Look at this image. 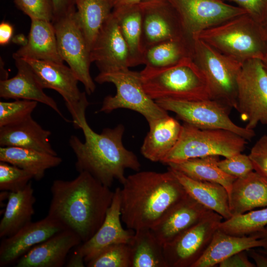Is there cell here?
I'll return each mask as SVG.
<instances>
[{"instance_id":"obj_27","label":"cell","mask_w":267,"mask_h":267,"mask_svg":"<svg viewBox=\"0 0 267 267\" xmlns=\"http://www.w3.org/2000/svg\"><path fill=\"white\" fill-rule=\"evenodd\" d=\"M31 181L22 190L9 192L0 222V238L11 236L32 222L36 202Z\"/></svg>"},{"instance_id":"obj_2","label":"cell","mask_w":267,"mask_h":267,"mask_svg":"<svg viewBox=\"0 0 267 267\" xmlns=\"http://www.w3.org/2000/svg\"><path fill=\"white\" fill-rule=\"evenodd\" d=\"M47 215L80 237L89 240L103 223L114 195L86 172L70 180H54Z\"/></svg>"},{"instance_id":"obj_3","label":"cell","mask_w":267,"mask_h":267,"mask_svg":"<svg viewBox=\"0 0 267 267\" xmlns=\"http://www.w3.org/2000/svg\"><path fill=\"white\" fill-rule=\"evenodd\" d=\"M120 189L121 219L129 229H151L188 194L170 170L141 171L126 177Z\"/></svg>"},{"instance_id":"obj_43","label":"cell","mask_w":267,"mask_h":267,"mask_svg":"<svg viewBox=\"0 0 267 267\" xmlns=\"http://www.w3.org/2000/svg\"><path fill=\"white\" fill-rule=\"evenodd\" d=\"M248 256L246 251H242L224 259L218 265L220 267H256Z\"/></svg>"},{"instance_id":"obj_38","label":"cell","mask_w":267,"mask_h":267,"mask_svg":"<svg viewBox=\"0 0 267 267\" xmlns=\"http://www.w3.org/2000/svg\"><path fill=\"white\" fill-rule=\"evenodd\" d=\"M33 178L31 174L8 163L0 161V190L17 192L24 189Z\"/></svg>"},{"instance_id":"obj_48","label":"cell","mask_w":267,"mask_h":267,"mask_svg":"<svg viewBox=\"0 0 267 267\" xmlns=\"http://www.w3.org/2000/svg\"><path fill=\"white\" fill-rule=\"evenodd\" d=\"M113 10L139 4L148 0H111Z\"/></svg>"},{"instance_id":"obj_21","label":"cell","mask_w":267,"mask_h":267,"mask_svg":"<svg viewBox=\"0 0 267 267\" xmlns=\"http://www.w3.org/2000/svg\"><path fill=\"white\" fill-rule=\"evenodd\" d=\"M17 69L12 78L0 80V97L6 99H24L43 103L65 120L55 101L47 95L28 64L22 58H13Z\"/></svg>"},{"instance_id":"obj_13","label":"cell","mask_w":267,"mask_h":267,"mask_svg":"<svg viewBox=\"0 0 267 267\" xmlns=\"http://www.w3.org/2000/svg\"><path fill=\"white\" fill-rule=\"evenodd\" d=\"M223 218L212 211L197 224L163 246L168 267H192L209 246Z\"/></svg>"},{"instance_id":"obj_44","label":"cell","mask_w":267,"mask_h":267,"mask_svg":"<svg viewBox=\"0 0 267 267\" xmlns=\"http://www.w3.org/2000/svg\"><path fill=\"white\" fill-rule=\"evenodd\" d=\"M51 1L54 13L53 20L76 10V0H51Z\"/></svg>"},{"instance_id":"obj_7","label":"cell","mask_w":267,"mask_h":267,"mask_svg":"<svg viewBox=\"0 0 267 267\" xmlns=\"http://www.w3.org/2000/svg\"><path fill=\"white\" fill-rule=\"evenodd\" d=\"M191 57L205 78L210 98L235 109L237 79L243 63L197 38L192 39Z\"/></svg>"},{"instance_id":"obj_23","label":"cell","mask_w":267,"mask_h":267,"mask_svg":"<svg viewBox=\"0 0 267 267\" xmlns=\"http://www.w3.org/2000/svg\"><path fill=\"white\" fill-rule=\"evenodd\" d=\"M13 58L32 59L63 63L55 31L51 22L31 19L26 43L13 54Z\"/></svg>"},{"instance_id":"obj_8","label":"cell","mask_w":267,"mask_h":267,"mask_svg":"<svg viewBox=\"0 0 267 267\" xmlns=\"http://www.w3.org/2000/svg\"><path fill=\"white\" fill-rule=\"evenodd\" d=\"M99 84H114L116 93L109 95L103 99L99 112L109 113L113 111L125 108L141 114L149 123L169 115L168 111L160 107L145 92L140 72L129 69L110 73H99L95 78Z\"/></svg>"},{"instance_id":"obj_32","label":"cell","mask_w":267,"mask_h":267,"mask_svg":"<svg viewBox=\"0 0 267 267\" xmlns=\"http://www.w3.org/2000/svg\"><path fill=\"white\" fill-rule=\"evenodd\" d=\"M76 17L89 50L103 25L111 15V0H76Z\"/></svg>"},{"instance_id":"obj_25","label":"cell","mask_w":267,"mask_h":267,"mask_svg":"<svg viewBox=\"0 0 267 267\" xmlns=\"http://www.w3.org/2000/svg\"><path fill=\"white\" fill-rule=\"evenodd\" d=\"M148 123L149 130L140 152L148 160L160 162L178 142L182 125L169 115Z\"/></svg>"},{"instance_id":"obj_12","label":"cell","mask_w":267,"mask_h":267,"mask_svg":"<svg viewBox=\"0 0 267 267\" xmlns=\"http://www.w3.org/2000/svg\"><path fill=\"white\" fill-rule=\"evenodd\" d=\"M176 12L183 35L191 40L199 33L247 14L223 0H168Z\"/></svg>"},{"instance_id":"obj_5","label":"cell","mask_w":267,"mask_h":267,"mask_svg":"<svg viewBox=\"0 0 267 267\" xmlns=\"http://www.w3.org/2000/svg\"><path fill=\"white\" fill-rule=\"evenodd\" d=\"M194 38L242 63L251 59L262 60L267 50V40L259 24L248 14L206 29Z\"/></svg>"},{"instance_id":"obj_4","label":"cell","mask_w":267,"mask_h":267,"mask_svg":"<svg viewBox=\"0 0 267 267\" xmlns=\"http://www.w3.org/2000/svg\"><path fill=\"white\" fill-rule=\"evenodd\" d=\"M140 73L145 92L155 101L210 98L205 78L191 56L165 68L145 67Z\"/></svg>"},{"instance_id":"obj_35","label":"cell","mask_w":267,"mask_h":267,"mask_svg":"<svg viewBox=\"0 0 267 267\" xmlns=\"http://www.w3.org/2000/svg\"><path fill=\"white\" fill-rule=\"evenodd\" d=\"M267 226V207H264L232 216L222 221L218 228L229 234L242 236L259 232Z\"/></svg>"},{"instance_id":"obj_52","label":"cell","mask_w":267,"mask_h":267,"mask_svg":"<svg viewBox=\"0 0 267 267\" xmlns=\"http://www.w3.org/2000/svg\"><path fill=\"white\" fill-rule=\"evenodd\" d=\"M260 252L267 255V246L256 248Z\"/></svg>"},{"instance_id":"obj_16","label":"cell","mask_w":267,"mask_h":267,"mask_svg":"<svg viewBox=\"0 0 267 267\" xmlns=\"http://www.w3.org/2000/svg\"><path fill=\"white\" fill-rule=\"evenodd\" d=\"M65 229L61 223L48 215L40 221L31 222L13 235L2 239L0 267L16 262L33 247Z\"/></svg>"},{"instance_id":"obj_9","label":"cell","mask_w":267,"mask_h":267,"mask_svg":"<svg viewBox=\"0 0 267 267\" xmlns=\"http://www.w3.org/2000/svg\"><path fill=\"white\" fill-rule=\"evenodd\" d=\"M163 109L176 114L177 118L200 129H221L230 131L247 140L253 138L254 130L236 124L229 116L231 108L208 98L194 100L161 99L155 101Z\"/></svg>"},{"instance_id":"obj_37","label":"cell","mask_w":267,"mask_h":267,"mask_svg":"<svg viewBox=\"0 0 267 267\" xmlns=\"http://www.w3.org/2000/svg\"><path fill=\"white\" fill-rule=\"evenodd\" d=\"M38 102L24 99L0 101V127L18 122L31 116Z\"/></svg>"},{"instance_id":"obj_19","label":"cell","mask_w":267,"mask_h":267,"mask_svg":"<svg viewBox=\"0 0 267 267\" xmlns=\"http://www.w3.org/2000/svg\"><path fill=\"white\" fill-rule=\"evenodd\" d=\"M212 211L188 194L174 205L151 230L164 246L200 222Z\"/></svg>"},{"instance_id":"obj_46","label":"cell","mask_w":267,"mask_h":267,"mask_svg":"<svg viewBox=\"0 0 267 267\" xmlns=\"http://www.w3.org/2000/svg\"><path fill=\"white\" fill-rule=\"evenodd\" d=\"M246 252L254 261L256 267H267V255L260 252L256 248H250Z\"/></svg>"},{"instance_id":"obj_34","label":"cell","mask_w":267,"mask_h":267,"mask_svg":"<svg viewBox=\"0 0 267 267\" xmlns=\"http://www.w3.org/2000/svg\"><path fill=\"white\" fill-rule=\"evenodd\" d=\"M129 246L131 267H168L163 246L151 229L135 231Z\"/></svg>"},{"instance_id":"obj_36","label":"cell","mask_w":267,"mask_h":267,"mask_svg":"<svg viewBox=\"0 0 267 267\" xmlns=\"http://www.w3.org/2000/svg\"><path fill=\"white\" fill-rule=\"evenodd\" d=\"M86 265L88 267H131L129 244L119 243L109 246Z\"/></svg>"},{"instance_id":"obj_45","label":"cell","mask_w":267,"mask_h":267,"mask_svg":"<svg viewBox=\"0 0 267 267\" xmlns=\"http://www.w3.org/2000/svg\"><path fill=\"white\" fill-rule=\"evenodd\" d=\"M14 32L13 26L9 23L2 21L0 24V44L5 45L10 41Z\"/></svg>"},{"instance_id":"obj_1","label":"cell","mask_w":267,"mask_h":267,"mask_svg":"<svg viewBox=\"0 0 267 267\" xmlns=\"http://www.w3.org/2000/svg\"><path fill=\"white\" fill-rule=\"evenodd\" d=\"M86 94L83 92L78 105L70 112L74 127L82 130L85 137L84 142L74 135L69 138L70 146L76 158V169L79 173H89L109 187L115 180L122 184L126 178L125 170L138 171L140 163L135 154L123 144V125L105 128L99 134L90 128L86 117L89 105Z\"/></svg>"},{"instance_id":"obj_14","label":"cell","mask_w":267,"mask_h":267,"mask_svg":"<svg viewBox=\"0 0 267 267\" xmlns=\"http://www.w3.org/2000/svg\"><path fill=\"white\" fill-rule=\"evenodd\" d=\"M91 62L100 73L129 69L130 56L127 44L112 12L101 28L90 50Z\"/></svg>"},{"instance_id":"obj_40","label":"cell","mask_w":267,"mask_h":267,"mask_svg":"<svg viewBox=\"0 0 267 267\" xmlns=\"http://www.w3.org/2000/svg\"><path fill=\"white\" fill-rule=\"evenodd\" d=\"M218 166L225 173L236 178L244 177L254 171L249 155L242 153L220 160Z\"/></svg>"},{"instance_id":"obj_49","label":"cell","mask_w":267,"mask_h":267,"mask_svg":"<svg viewBox=\"0 0 267 267\" xmlns=\"http://www.w3.org/2000/svg\"><path fill=\"white\" fill-rule=\"evenodd\" d=\"M262 31L267 40V11L259 23Z\"/></svg>"},{"instance_id":"obj_15","label":"cell","mask_w":267,"mask_h":267,"mask_svg":"<svg viewBox=\"0 0 267 267\" xmlns=\"http://www.w3.org/2000/svg\"><path fill=\"white\" fill-rule=\"evenodd\" d=\"M140 4L143 51L157 43L184 36L178 15L168 0H148Z\"/></svg>"},{"instance_id":"obj_50","label":"cell","mask_w":267,"mask_h":267,"mask_svg":"<svg viewBox=\"0 0 267 267\" xmlns=\"http://www.w3.org/2000/svg\"><path fill=\"white\" fill-rule=\"evenodd\" d=\"M250 235L253 236L259 239L267 241V226L263 230Z\"/></svg>"},{"instance_id":"obj_30","label":"cell","mask_w":267,"mask_h":267,"mask_svg":"<svg viewBox=\"0 0 267 267\" xmlns=\"http://www.w3.org/2000/svg\"><path fill=\"white\" fill-rule=\"evenodd\" d=\"M130 53L131 67L142 64V12L140 3L113 9Z\"/></svg>"},{"instance_id":"obj_39","label":"cell","mask_w":267,"mask_h":267,"mask_svg":"<svg viewBox=\"0 0 267 267\" xmlns=\"http://www.w3.org/2000/svg\"><path fill=\"white\" fill-rule=\"evenodd\" d=\"M17 7L31 19L49 22L54 18L51 0H14Z\"/></svg>"},{"instance_id":"obj_6","label":"cell","mask_w":267,"mask_h":267,"mask_svg":"<svg viewBox=\"0 0 267 267\" xmlns=\"http://www.w3.org/2000/svg\"><path fill=\"white\" fill-rule=\"evenodd\" d=\"M247 141L230 131L200 129L183 123L178 142L160 162L167 165L208 156L228 157L242 153Z\"/></svg>"},{"instance_id":"obj_41","label":"cell","mask_w":267,"mask_h":267,"mask_svg":"<svg viewBox=\"0 0 267 267\" xmlns=\"http://www.w3.org/2000/svg\"><path fill=\"white\" fill-rule=\"evenodd\" d=\"M248 155L254 171L267 179V134L263 135L256 142Z\"/></svg>"},{"instance_id":"obj_18","label":"cell","mask_w":267,"mask_h":267,"mask_svg":"<svg viewBox=\"0 0 267 267\" xmlns=\"http://www.w3.org/2000/svg\"><path fill=\"white\" fill-rule=\"evenodd\" d=\"M23 59V58H22ZM30 66L40 84L44 89L57 91L65 101L69 112L78 105L82 95L79 82L72 69L63 63L23 59Z\"/></svg>"},{"instance_id":"obj_10","label":"cell","mask_w":267,"mask_h":267,"mask_svg":"<svg viewBox=\"0 0 267 267\" xmlns=\"http://www.w3.org/2000/svg\"><path fill=\"white\" fill-rule=\"evenodd\" d=\"M235 109L247 129L267 125V71L261 60L243 63L237 79Z\"/></svg>"},{"instance_id":"obj_22","label":"cell","mask_w":267,"mask_h":267,"mask_svg":"<svg viewBox=\"0 0 267 267\" xmlns=\"http://www.w3.org/2000/svg\"><path fill=\"white\" fill-rule=\"evenodd\" d=\"M51 134L50 131L44 129L31 116L0 127V145L30 148L57 155L50 143Z\"/></svg>"},{"instance_id":"obj_28","label":"cell","mask_w":267,"mask_h":267,"mask_svg":"<svg viewBox=\"0 0 267 267\" xmlns=\"http://www.w3.org/2000/svg\"><path fill=\"white\" fill-rule=\"evenodd\" d=\"M183 186L187 193L198 203L220 215L225 220L232 217L228 194L222 185L193 179L168 167Z\"/></svg>"},{"instance_id":"obj_20","label":"cell","mask_w":267,"mask_h":267,"mask_svg":"<svg viewBox=\"0 0 267 267\" xmlns=\"http://www.w3.org/2000/svg\"><path fill=\"white\" fill-rule=\"evenodd\" d=\"M81 243L77 234L65 229L31 249L16 262L15 267H63L70 250Z\"/></svg>"},{"instance_id":"obj_26","label":"cell","mask_w":267,"mask_h":267,"mask_svg":"<svg viewBox=\"0 0 267 267\" xmlns=\"http://www.w3.org/2000/svg\"><path fill=\"white\" fill-rule=\"evenodd\" d=\"M267 246V241L252 235H232L218 228L207 249L192 267H213L238 252Z\"/></svg>"},{"instance_id":"obj_31","label":"cell","mask_w":267,"mask_h":267,"mask_svg":"<svg viewBox=\"0 0 267 267\" xmlns=\"http://www.w3.org/2000/svg\"><path fill=\"white\" fill-rule=\"evenodd\" d=\"M220 156L212 155L189 159L167 165L193 179L220 184L229 194L236 178L226 174L220 168Z\"/></svg>"},{"instance_id":"obj_47","label":"cell","mask_w":267,"mask_h":267,"mask_svg":"<svg viewBox=\"0 0 267 267\" xmlns=\"http://www.w3.org/2000/svg\"><path fill=\"white\" fill-rule=\"evenodd\" d=\"M86 263L84 257L76 250L66 264L67 267H84Z\"/></svg>"},{"instance_id":"obj_51","label":"cell","mask_w":267,"mask_h":267,"mask_svg":"<svg viewBox=\"0 0 267 267\" xmlns=\"http://www.w3.org/2000/svg\"><path fill=\"white\" fill-rule=\"evenodd\" d=\"M263 65L266 69V70L267 71V50L266 53V54L263 58V59L262 60Z\"/></svg>"},{"instance_id":"obj_11","label":"cell","mask_w":267,"mask_h":267,"mask_svg":"<svg viewBox=\"0 0 267 267\" xmlns=\"http://www.w3.org/2000/svg\"><path fill=\"white\" fill-rule=\"evenodd\" d=\"M54 27L57 46L62 60L74 72L88 94L95 89L90 73V50L76 17V10L55 19Z\"/></svg>"},{"instance_id":"obj_42","label":"cell","mask_w":267,"mask_h":267,"mask_svg":"<svg viewBox=\"0 0 267 267\" xmlns=\"http://www.w3.org/2000/svg\"><path fill=\"white\" fill-rule=\"evenodd\" d=\"M243 8L259 24L267 11V0H223Z\"/></svg>"},{"instance_id":"obj_33","label":"cell","mask_w":267,"mask_h":267,"mask_svg":"<svg viewBox=\"0 0 267 267\" xmlns=\"http://www.w3.org/2000/svg\"><path fill=\"white\" fill-rule=\"evenodd\" d=\"M191 47L192 40L184 36L157 43L144 49L142 64L153 68L172 66L191 56Z\"/></svg>"},{"instance_id":"obj_24","label":"cell","mask_w":267,"mask_h":267,"mask_svg":"<svg viewBox=\"0 0 267 267\" xmlns=\"http://www.w3.org/2000/svg\"><path fill=\"white\" fill-rule=\"evenodd\" d=\"M228 197L232 217L257 208L267 207V179L253 171L236 178Z\"/></svg>"},{"instance_id":"obj_17","label":"cell","mask_w":267,"mask_h":267,"mask_svg":"<svg viewBox=\"0 0 267 267\" xmlns=\"http://www.w3.org/2000/svg\"><path fill=\"white\" fill-rule=\"evenodd\" d=\"M120 189L117 187L114 191L112 203L98 230L76 250L84 257L86 264L109 246L119 243L129 244L134 237V230L125 229L122 225Z\"/></svg>"},{"instance_id":"obj_29","label":"cell","mask_w":267,"mask_h":267,"mask_svg":"<svg viewBox=\"0 0 267 267\" xmlns=\"http://www.w3.org/2000/svg\"><path fill=\"white\" fill-rule=\"evenodd\" d=\"M0 161H3L30 174L33 179H42L45 171L56 167L62 162L57 155H53L33 149L16 146H0Z\"/></svg>"}]
</instances>
